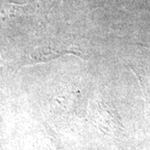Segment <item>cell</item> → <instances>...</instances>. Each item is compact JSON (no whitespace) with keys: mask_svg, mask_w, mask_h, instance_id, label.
Returning <instances> with one entry per match:
<instances>
[{"mask_svg":"<svg viewBox=\"0 0 150 150\" xmlns=\"http://www.w3.org/2000/svg\"><path fill=\"white\" fill-rule=\"evenodd\" d=\"M59 54L56 53L54 50H38V52H35L34 54H33L32 58L36 62H43V61H48L51 60L52 59H55L58 58Z\"/></svg>","mask_w":150,"mask_h":150,"instance_id":"1","label":"cell"}]
</instances>
